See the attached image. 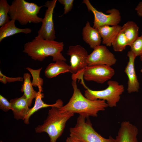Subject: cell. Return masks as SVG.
I'll return each mask as SVG.
<instances>
[{"mask_svg": "<svg viewBox=\"0 0 142 142\" xmlns=\"http://www.w3.org/2000/svg\"><path fill=\"white\" fill-rule=\"evenodd\" d=\"M14 118L17 120H24L30 108L27 100L23 94L19 98L12 99L10 100Z\"/></svg>", "mask_w": 142, "mask_h": 142, "instance_id": "14", "label": "cell"}, {"mask_svg": "<svg viewBox=\"0 0 142 142\" xmlns=\"http://www.w3.org/2000/svg\"><path fill=\"white\" fill-rule=\"evenodd\" d=\"M57 1H48L44 5L47 9L45 11L44 17L43 19L42 25L37 32V37L50 40H54L55 39L53 16Z\"/></svg>", "mask_w": 142, "mask_h": 142, "instance_id": "9", "label": "cell"}, {"mask_svg": "<svg viewBox=\"0 0 142 142\" xmlns=\"http://www.w3.org/2000/svg\"><path fill=\"white\" fill-rule=\"evenodd\" d=\"M67 54L70 57V72L72 73L73 80H81V83L85 85L83 80V73L88 66L87 59L89 54L87 50L79 45L69 47Z\"/></svg>", "mask_w": 142, "mask_h": 142, "instance_id": "7", "label": "cell"}, {"mask_svg": "<svg viewBox=\"0 0 142 142\" xmlns=\"http://www.w3.org/2000/svg\"><path fill=\"white\" fill-rule=\"evenodd\" d=\"M140 59L141 61H142V54L140 56Z\"/></svg>", "mask_w": 142, "mask_h": 142, "instance_id": "30", "label": "cell"}, {"mask_svg": "<svg viewBox=\"0 0 142 142\" xmlns=\"http://www.w3.org/2000/svg\"><path fill=\"white\" fill-rule=\"evenodd\" d=\"M51 107L43 124L38 125L35 130L36 133H47L50 138V142H56L63 133L67 122L74 114L62 113L59 110L60 108Z\"/></svg>", "mask_w": 142, "mask_h": 142, "instance_id": "3", "label": "cell"}, {"mask_svg": "<svg viewBox=\"0 0 142 142\" xmlns=\"http://www.w3.org/2000/svg\"><path fill=\"white\" fill-rule=\"evenodd\" d=\"M83 3L86 5L88 11H91L94 16L93 27L97 29L104 26H115L118 25L121 20L120 13L119 10L115 8L109 9L106 14L97 10L88 0H84Z\"/></svg>", "mask_w": 142, "mask_h": 142, "instance_id": "8", "label": "cell"}, {"mask_svg": "<svg viewBox=\"0 0 142 142\" xmlns=\"http://www.w3.org/2000/svg\"><path fill=\"white\" fill-rule=\"evenodd\" d=\"M10 7L7 0H0V26L4 25L10 20L8 15ZM9 15V14H8Z\"/></svg>", "mask_w": 142, "mask_h": 142, "instance_id": "23", "label": "cell"}, {"mask_svg": "<svg viewBox=\"0 0 142 142\" xmlns=\"http://www.w3.org/2000/svg\"><path fill=\"white\" fill-rule=\"evenodd\" d=\"M107 83L108 87L102 90H93L87 87L84 91V97L92 101L98 99L106 101L109 106L116 107L120 100V95L124 90V87L114 80H110Z\"/></svg>", "mask_w": 142, "mask_h": 142, "instance_id": "6", "label": "cell"}, {"mask_svg": "<svg viewBox=\"0 0 142 142\" xmlns=\"http://www.w3.org/2000/svg\"><path fill=\"white\" fill-rule=\"evenodd\" d=\"M113 50L116 52H121L125 49L129 43L123 32L121 30L112 43Z\"/></svg>", "mask_w": 142, "mask_h": 142, "instance_id": "22", "label": "cell"}, {"mask_svg": "<svg viewBox=\"0 0 142 142\" xmlns=\"http://www.w3.org/2000/svg\"><path fill=\"white\" fill-rule=\"evenodd\" d=\"M66 142H82L80 140L71 136L67 138Z\"/></svg>", "mask_w": 142, "mask_h": 142, "instance_id": "29", "label": "cell"}, {"mask_svg": "<svg viewBox=\"0 0 142 142\" xmlns=\"http://www.w3.org/2000/svg\"><path fill=\"white\" fill-rule=\"evenodd\" d=\"M31 77V76L29 73H27L24 74V80L21 90V92H23V94L26 97L29 107L31 106L33 99L36 98L38 93V92L35 91L33 87Z\"/></svg>", "mask_w": 142, "mask_h": 142, "instance_id": "20", "label": "cell"}, {"mask_svg": "<svg viewBox=\"0 0 142 142\" xmlns=\"http://www.w3.org/2000/svg\"><path fill=\"white\" fill-rule=\"evenodd\" d=\"M43 7L24 0H14L10 5L8 14L11 19L17 21L22 25L31 23H38L42 21L43 18L38 14Z\"/></svg>", "mask_w": 142, "mask_h": 142, "instance_id": "4", "label": "cell"}, {"mask_svg": "<svg viewBox=\"0 0 142 142\" xmlns=\"http://www.w3.org/2000/svg\"><path fill=\"white\" fill-rule=\"evenodd\" d=\"M0 109L5 112L12 109L11 103L1 95H0Z\"/></svg>", "mask_w": 142, "mask_h": 142, "instance_id": "26", "label": "cell"}, {"mask_svg": "<svg viewBox=\"0 0 142 142\" xmlns=\"http://www.w3.org/2000/svg\"><path fill=\"white\" fill-rule=\"evenodd\" d=\"M82 35L83 40L91 48L100 45L102 38L98 30L92 27L88 21L83 29Z\"/></svg>", "mask_w": 142, "mask_h": 142, "instance_id": "15", "label": "cell"}, {"mask_svg": "<svg viewBox=\"0 0 142 142\" xmlns=\"http://www.w3.org/2000/svg\"><path fill=\"white\" fill-rule=\"evenodd\" d=\"M138 130L129 121L122 122L115 139V142H138Z\"/></svg>", "mask_w": 142, "mask_h": 142, "instance_id": "13", "label": "cell"}, {"mask_svg": "<svg viewBox=\"0 0 142 142\" xmlns=\"http://www.w3.org/2000/svg\"><path fill=\"white\" fill-rule=\"evenodd\" d=\"M97 29L102 38V43L110 47L121 30L122 26L118 25L111 26H104Z\"/></svg>", "mask_w": 142, "mask_h": 142, "instance_id": "16", "label": "cell"}, {"mask_svg": "<svg viewBox=\"0 0 142 142\" xmlns=\"http://www.w3.org/2000/svg\"><path fill=\"white\" fill-rule=\"evenodd\" d=\"M116 61L113 53L105 46L100 45L95 47L89 54L87 62L88 66L100 65L111 67Z\"/></svg>", "mask_w": 142, "mask_h": 142, "instance_id": "11", "label": "cell"}, {"mask_svg": "<svg viewBox=\"0 0 142 142\" xmlns=\"http://www.w3.org/2000/svg\"><path fill=\"white\" fill-rule=\"evenodd\" d=\"M77 80L71 83L73 89V95L68 102L59 108L62 113H77L87 118L89 116L96 117L100 111L104 110L109 106L105 101L100 99L90 100L82 94L76 83Z\"/></svg>", "mask_w": 142, "mask_h": 142, "instance_id": "1", "label": "cell"}, {"mask_svg": "<svg viewBox=\"0 0 142 142\" xmlns=\"http://www.w3.org/2000/svg\"><path fill=\"white\" fill-rule=\"evenodd\" d=\"M138 16L142 17V1L140 2L135 8Z\"/></svg>", "mask_w": 142, "mask_h": 142, "instance_id": "28", "label": "cell"}, {"mask_svg": "<svg viewBox=\"0 0 142 142\" xmlns=\"http://www.w3.org/2000/svg\"><path fill=\"white\" fill-rule=\"evenodd\" d=\"M141 142H142V141H141Z\"/></svg>", "mask_w": 142, "mask_h": 142, "instance_id": "32", "label": "cell"}, {"mask_svg": "<svg viewBox=\"0 0 142 142\" xmlns=\"http://www.w3.org/2000/svg\"><path fill=\"white\" fill-rule=\"evenodd\" d=\"M127 56L129 61L126 67L124 72L128 77L127 90L128 93L138 92L139 89V84L137 79L134 68V61L136 57L131 50L128 52Z\"/></svg>", "mask_w": 142, "mask_h": 142, "instance_id": "12", "label": "cell"}, {"mask_svg": "<svg viewBox=\"0 0 142 142\" xmlns=\"http://www.w3.org/2000/svg\"><path fill=\"white\" fill-rule=\"evenodd\" d=\"M15 21L11 19L0 28V42L5 38L15 34L23 33H30L32 30L29 28H20L17 27L15 24Z\"/></svg>", "mask_w": 142, "mask_h": 142, "instance_id": "19", "label": "cell"}, {"mask_svg": "<svg viewBox=\"0 0 142 142\" xmlns=\"http://www.w3.org/2000/svg\"><path fill=\"white\" fill-rule=\"evenodd\" d=\"M122 30L128 41L130 46L138 37L139 27L134 22L128 21L122 27Z\"/></svg>", "mask_w": 142, "mask_h": 142, "instance_id": "21", "label": "cell"}, {"mask_svg": "<svg viewBox=\"0 0 142 142\" xmlns=\"http://www.w3.org/2000/svg\"><path fill=\"white\" fill-rule=\"evenodd\" d=\"M89 118L86 120L85 118L79 115L75 126L70 128V136L82 142H115L111 136L105 138L95 131Z\"/></svg>", "mask_w": 142, "mask_h": 142, "instance_id": "5", "label": "cell"}, {"mask_svg": "<svg viewBox=\"0 0 142 142\" xmlns=\"http://www.w3.org/2000/svg\"><path fill=\"white\" fill-rule=\"evenodd\" d=\"M42 92L38 90L37 97L35 98V102L33 106L30 108L25 118L23 120L24 123L26 124L29 123V119L30 116L34 113L39 109L49 107L55 106L60 108L63 106V102L60 99L57 100L56 102L53 104H47L45 103L42 99L44 97V94Z\"/></svg>", "mask_w": 142, "mask_h": 142, "instance_id": "17", "label": "cell"}, {"mask_svg": "<svg viewBox=\"0 0 142 142\" xmlns=\"http://www.w3.org/2000/svg\"><path fill=\"white\" fill-rule=\"evenodd\" d=\"M130 47V50L136 57L142 54V32L141 35L137 38Z\"/></svg>", "mask_w": 142, "mask_h": 142, "instance_id": "25", "label": "cell"}, {"mask_svg": "<svg viewBox=\"0 0 142 142\" xmlns=\"http://www.w3.org/2000/svg\"><path fill=\"white\" fill-rule=\"evenodd\" d=\"M114 74V70L111 67L98 65L87 67L84 71L83 76L86 80L103 84L111 79Z\"/></svg>", "mask_w": 142, "mask_h": 142, "instance_id": "10", "label": "cell"}, {"mask_svg": "<svg viewBox=\"0 0 142 142\" xmlns=\"http://www.w3.org/2000/svg\"><path fill=\"white\" fill-rule=\"evenodd\" d=\"M64 44L63 42L45 39L37 36L26 43L23 52L35 60L43 61L49 56L53 57V61L66 59L61 53Z\"/></svg>", "mask_w": 142, "mask_h": 142, "instance_id": "2", "label": "cell"}, {"mask_svg": "<svg viewBox=\"0 0 142 142\" xmlns=\"http://www.w3.org/2000/svg\"><path fill=\"white\" fill-rule=\"evenodd\" d=\"M141 72H142V69H141Z\"/></svg>", "mask_w": 142, "mask_h": 142, "instance_id": "31", "label": "cell"}, {"mask_svg": "<svg viewBox=\"0 0 142 142\" xmlns=\"http://www.w3.org/2000/svg\"><path fill=\"white\" fill-rule=\"evenodd\" d=\"M60 3L64 6V14H65L69 12L73 6V0H59Z\"/></svg>", "mask_w": 142, "mask_h": 142, "instance_id": "27", "label": "cell"}, {"mask_svg": "<svg viewBox=\"0 0 142 142\" xmlns=\"http://www.w3.org/2000/svg\"><path fill=\"white\" fill-rule=\"evenodd\" d=\"M70 65L65 61L58 60L49 64L44 71V75L47 78L54 77L61 73L70 72Z\"/></svg>", "mask_w": 142, "mask_h": 142, "instance_id": "18", "label": "cell"}, {"mask_svg": "<svg viewBox=\"0 0 142 142\" xmlns=\"http://www.w3.org/2000/svg\"><path fill=\"white\" fill-rule=\"evenodd\" d=\"M26 69L29 70L32 76L33 79L32 83L33 86L37 87L38 88V90L43 92V90L42 86L43 85V80L39 77V74L42 69V68L37 70L33 69L29 67L26 68Z\"/></svg>", "mask_w": 142, "mask_h": 142, "instance_id": "24", "label": "cell"}]
</instances>
